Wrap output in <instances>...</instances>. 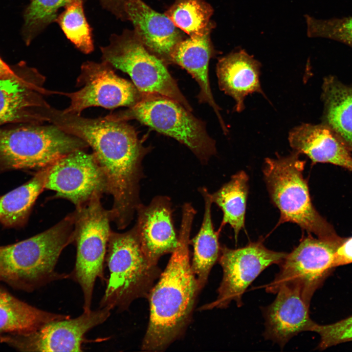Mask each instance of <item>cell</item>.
<instances>
[{"mask_svg": "<svg viewBox=\"0 0 352 352\" xmlns=\"http://www.w3.org/2000/svg\"><path fill=\"white\" fill-rule=\"evenodd\" d=\"M276 293L274 301L263 308L265 320L263 335L283 348L299 333L312 331L316 323L310 318L309 307L297 289L283 286Z\"/></svg>", "mask_w": 352, "mask_h": 352, "instance_id": "17", "label": "cell"}, {"mask_svg": "<svg viewBox=\"0 0 352 352\" xmlns=\"http://www.w3.org/2000/svg\"><path fill=\"white\" fill-rule=\"evenodd\" d=\"M288 141L293 151L307 156L314 164L330 163L352 172L351 151L328 125L302 124L292 129Z\"/></svg>", "mask_w": 352, "mask_h": 352, "instance_id": "18", "label": "cell"}, {"mask_svg": "<svg viewBox=\"0 0 352 352\" xmlns=\"http://www.w3.org/2000/svg\"><path fill=\"white\" fill-rule=\"evenodd\" d=\"M73 0H30L23 13L22 36L26 45L49 24L55 22L59 10Z\"/></svg>", "mask_w": 352, "mask_h": 352, "instance_id": "29", "label": "cell"}, {"mask_svg": "<svg viewBox=\"0 0 352 352\" xmlns=\"http://www.w3.org/2000/svg\"><path fill=\"white\" fill-rule=\"evenodd\" d=\"M72 213L49 229L20 242L0 246L3 282L32 291L51 282L69 278L55 267L63 249L73 242Z\"/></svg>", "mask_w": 352, "mask_h": 352, "instance_id": "3", "label": "cell"}, {"mask_svg": "<svg viewBox=\"0 0 352 352\" xmlns=\"http://www.w3.org/2000/svg\"><path fill=\"white\" fill-rule=\"evenodd\" d=\"M105 264L109 273L99 308L118 312L128 309L137 299L147 298L161 273L144 255L135 225L123 233L111 231Z\"/></svg>", "mask_w": 352, "mask_h": 352, "instance_id": "5", "label": "cell"}, {"mask_svg": "<svg viewBox=\"0 0 352 352\" xmlns=\"http://www.w3.org/2000/svg\"><path fill=\"white\" fill-rule=\"evenodd\" d=\"M345 238L333 241L308 235L302 239L279 265L280 270L266 291L275 294L283 286L295 288L309 307L314 293L335 268V253Z\"/></svg>", "mask_w": 352, "mask_h": 352, "instance_id": "10", "label": "cell"}, {"mask_svg": "<svg viewBox=\"0 0 352 352\" xmlns=\"http://www.w3.org/2000/svg\"><path fill=\"white\" fill-rule=\"evenodd\" d=\"M81 139L55 125L17 124L0 127V173L50 166L66 155L88 148Z\"/></svg>", "mask_w": 352, "mask_h": 352, "instance_id": "6", "label": "cell"}, {"mask_svg": "<svg viewBox=\"0 0 352 352\" xmlns=\"http://www.w3.org/2000/svg\"><path fill=\"white\" fill-rule=\"evenodd\" d=\"M307 34L334 40L352 47V17L317 19L306 15Z\"/></svg>", "mask_w": 352, "mask_h": 352, "instance_id": "30", "label": "cell"}, {"mask_svg": "<svg viewBox=\"0 0 352 352\" xmlns=\"http://www.w3.org/2000/svg\"><path fill=\"white\" fill-rule=\"evenodd\" d=\"M39 73L24 81L0 79V127L17 124H43L50 106L44 95L58 94L44 87Z\"/></svg>", "mask_w": 352, "mask_h": 352, "instance_id": "15", "label": "cell"}, {"mask_svg": "<svg viewBox=\"0 0 352 352\" xmlns=\"http://www.w3.org/2000/svg\"><path fill=\"white\" fill-rule=\"evenodd\" d=\"M92 198L76 208L72 214L74 221L73 242L76 257L69 278L80 286L84 297L83 310H91L95 281H106L104 266L111 220L110 210L102 206L100 198Z\"/></svg>", "mask_w": 352, "mask_h": 352, "instance_id": "8", "label": "cell"}, {"mask_svg": "<svg viewBox=\"0 0 352 352\" xmlns=\"http://www.w3.org/2000/svg\"><path fill=\"white\" fill-rule=\"evenodd\" d=\"M108 307L80 316L51 322L28 333L0 335V341L22 352H82L87 332L105 322L110 315Z\"/></svg>", "mask_w": 352, "mask_h": 352, "instance_id": "13", "label": "cell"}, {"mask_svg": "<svg viewBox=\"0 0 352 352\" xmlns=\"http://www.w3.org/2000/svg\"><path fill=\"white\" fill-rule=\"evenodd\" d=\"M312 331L320 337L317 348L324 350L332 346L352 341V315L333 324L316 323Z\"/></svg>", "mask_w": 352, "mask_h": 352, "instance_id": "31", "label": "cell"}, {"mask_svg": "<svg viewBox=\"0 0 352 352\" xmlns=\"http://www.w3.org/2000/svg\"><path fill=\"white\" fill-rule=\"evenodd\" d=\"M84 0H73L58 15L57 23L66 38L79 51L89 54L94 49L91 28L86 17Z\"/></svg>", "mask_w": 352, "mask_h": 352, "instance_id": "27", "label": "cell"}, {"mask_svg": "<svg viewBox=\"0 0 352 352\" xmlns=\"http://www.w3.org/2000/svg\"><path fill=\"white\" fill-rule=\"evenodd\" d=\"M322 98L323 123L334 131L352 152V86L328 76L324 79Z\"/></svg>", "mask_w": 352, "mask_h": 352, "instance_id": "24", "label": "cell"}, {"mask_svg": "<svg viewBox=\"0 0 352 352\" xmlns=\"http://www.w3.org/2000/svg\"><path fill=\"white\" fill-rule=\"evenodd\" d=\"M102 61L127 73L142 96L158 95L192 109L161 60L150 53L134 31L112 34L100 47Z\"/></svg>", "mask_w": 352, "mask_h": 352, "instance_id": "9", "label": "cell"}, {"mask_svg": "<svg viewBox=\"0 0 352 352\" xmlns=\"http://www.w3.org/2000/svg\"><path fill=\"white\" fill-rule=\"evenodd\" d=\"M69 315L46 311L13 296L0 287V333H28Z\"/></svg>", "mask_w": 352, "mask_h": 352, "instance_id": "22", "label": "cell"}, {"mask_svg": "<svg viewBox=\"0 0 352 352\" xmlns=\"http://www.w3.org/2000/svg\"><path fill=\"white\" fill-rule=\"evenodd\" d=\"M299 155L293 151L286 156L265 160L264 177L271 199L280 212L279 223H296L321 239L343 240L313 206L303 174L306 161Z\"/></svg>", "mask_w": 352, "mask_h": 352, "instance_id": "4", "label": "cell"}, {"mask_svg": "<svg viewBox=\"0 0 352 352\" xmlns=\"http://www.w3.org/2000/svg\"><path fill=\"white\" fill-rule=\"evenodd\" d=\"M211 7L202 0H176L166 12L177 27L190 37L209 32Z\"/></svg>", "mask_w": 352, "mask_h": 352, "instance_id": "28", "label": "cell"}, {"mask_svg": "<svg viewBox=\"0 0 352 352\" xmlns=\"http://www.w3.org/2000/svg\"><path fill=\"white\" fill-rule=\"evenodd\" d=\"M248 182L247 174L242 171L232 176L228 182L210 195L212 203L220 207L223 213L220 230L228 224L234 230L236 240L240 231L244 227Z\"/></svg>", "mask_w": 352, "mask_h": 352, "instance_id": "26", "label": "cell"}, {"mask_svg": "<svg viewBox=\"0 0 352 352\" xmlns=\"http://www.w3.org/2000/svg\"><path fill=\"white\" fill-rule=\"evenodd\" d=\"M196 214L192 204L183 205L177 246L147 298L150 317L141 347L143 351H165L183 336L191 320L200 291L191 268L189 254L190 236Z\"/></svg>", "mask_w": 352, "mask_h": 352, "instance_id": "2", "label": "cell"}, {"mask_svg": "<svg viewBox=\"0 0 352 352\" xmlns=\"http://www.w3.org/2000/svg\"><path fill=\"white\" fill-rule=\"evenodd\" d=\"M114 68L107 62L86 61L81 66L76 91L61 94L70 99L65 112L81 115L86 109L101 107L112 109L119 107H130L142 98L134 84L118 76Z\"/></svg>", "mask_w": 352, "mask_h": 352, "instance_id": "12", "label": "cell"}, {"mask_svg": "<svg viewBox=\"0 0 352 352\" xmlns=\"http://www.w3.org/2000/svg\"><path fill=\"white\" fill-rule=\"evenodd\" d=\"M44 189L56 192L76 208L108 193L105 175L94 154L77 150L48 167Z\"/></svg>", "mask_w": 352, "mask_h": 352, "instance_id": "14", "label": "cell"}, {"mask_svg": "<svg viewBox=\"0 0 352 352\" xmlns=\"http://www.w3.org/2000/svg\"><path fill=\"white\" fill-rule=\"evenodd\" d=\"M287 254L270 250L260 241L237 249L221 246L218 262L223 276L218 296L200 309L226 308L233 301L238 307L242 306L243 294L249 286L265 268L273 264L279 265Z\"/></svg>", "mask_w": 352, "mask_h": 352, "instance_id": "11", "label": "cell"}, {"mask_svg": "<svg viewBox=\"0 0 352 352\" xmlns=\"http://www.w3.org/2000/svg\"><path fill=\"white\" fill-rule=\"evenodd\" d=\"M211 54L207 32L179 41L171 52L169 59L186 70L196 80L200 87L199 102L208 103L213 108L223 132L227 134V128L214 99L209 83L208 66Z\"/></svg>", "mask_w": 352, "mask_h": 352, "instance_id": "21", "label": "cell"}, {"mask_svg": "<svg viewBox=\"0 0 352 352\" xmlns=\"http://www.w3.org/2000/svg\"><path fill=\"white\" fill-rule=\"evenodd\" d=\"M169 197L156 196L148 205L140 203L136 208V227L142 250L153 265L160 258L172 254L177 246L178 234L174 225Z\"/></svg>", "mask_w": 352, "mask_h": 352, "instance_id": "16", "label": "cell"}, {"mask_svg": "<svg viewBox=\"0 0 352 352\" xmlns=\"http://www.w3.org/2000/svg\"><path fill=\"white\" fill-rule=\"evenodd\" d=\"M260 67V63L243 50L231 53L219 60L217 66L219 87L234 99L237 111L243 110L244 100L248 94H264Z\"/></svg>", "mask_w": 352, "mask_h": 352, "instance_id": "20", "label": "cell"}, {"mask_svg": "<svg viewBox=\"0 0 352 352\" xmlns=\"http://www.w3.org/2000/svg\"><path fill=\"white\" fill-rule=\"evenodd\" d=\"M47 122L84 141L93 150L106 178L108 193L122 204L139 195L144 177L142 161L150 151L126 121L107 117L86 118L51 106L45 113Z\"/></svg>", "mask_w": 352, "mask_h": 352, "instance_id": "1", "label": "cell"}, {"mask_svg": "<svg viewBox=\"0 0 352 352\" xmlns=\"http://www.w3.org/2000/svg\"><path fill=\"white\" fill-rule=\"evenodd\" d=\"M39 73L35 68L21 63L13 68L8 65L0 57V79L24 81Z\"/></svg>", "mask_w": 352, "mask_h": 352, "instance_id": "32", "label": "cell"}, {"mask_svg": "<svg viewBox=\"0 0 352 352\" xmlns=\"http://www.w3.org/2000/svg\"><path fill=\"white\" fill-rule=\"evenodd\" d=\"M48 167L39 170L28 181L0 197V223L17 227L27 221L31 209L44 189Z\"/></svg>", "mask_w": 352, "mask_h": 352, "instance_id": "25", "label": "cell"}, {"mask_svg": "<svg viewBox=\"0 0 352 352\" xmlns=\"http://www.w3.org/2000/svg\"><path fill=\"white\" fill-rule=\"evenodd\" d=\"M183 106L158 95L142 96L127 110L111 113L107 118L127 121L135 119L188 147L202 164L216 153L215 141L208 134L203 122Z\"/></svg>", "mask_w": 352, "mask_h": 352, "instance_id": "7", "label": "cell"}, {"mask_svg": "<svg viewBox=\"0 0 352 352\" xmlns=\"http://www.w3.org/2000/svg\"><path fill=\"white\" fill-rule=\"evenodd\" d=\"M198 191L204 199V212L200 229L190 240V244L194 248L191 268L201 290L207 282L211 269L218 261L221 246L219 241V231H215L213 226L210 193L205 187H199Z\"/></svg>", "mask_w": 352, "mask_h": 352, "instance_id": "23", "label": "cell"}, {"mask_svg": "<svg viewBox=\"0 0 352 352\" xmlns=\"http://www.w3.org/2000/svg\"><path fill=\"white\" fill-rule=\"evenodd\" d=\"M352 263V237L346 238L337 249L333 264L335 267Z\"/></svg>", "mask_w": 352, "mask_h": 352, "instance_id": "33", "label": "cell"}, {"mask_svg": "<svg viewBox=\"0 0 352 352\" xmlns=\"http://www.w3.org/2000/svg\"><path fill=\"white\" fill-rule=\"evenodd\" d=\"M102 6L116 18L126 20L125 6L129 0H98Z\"/></svg>", "mask_w": 352, "mask_h": 352, "instance_id": "34", "label": "cell"}, {"mask_svg": "<svg viewBox=\"0 0 352 352\" xmlns=\"http://www.w3.org/2000/svg\"><path fill=\"white\" fill-rule=\"evenodd\" d=\"M126 20L143 44L163 57H168L179 42L177 27L165 14L158 13L141 0H129L125 4Z\"/></svg>", "mask_w": 352, "mask_h": 352, "instance_id": "19", "label": "cell"}]
</instances>
